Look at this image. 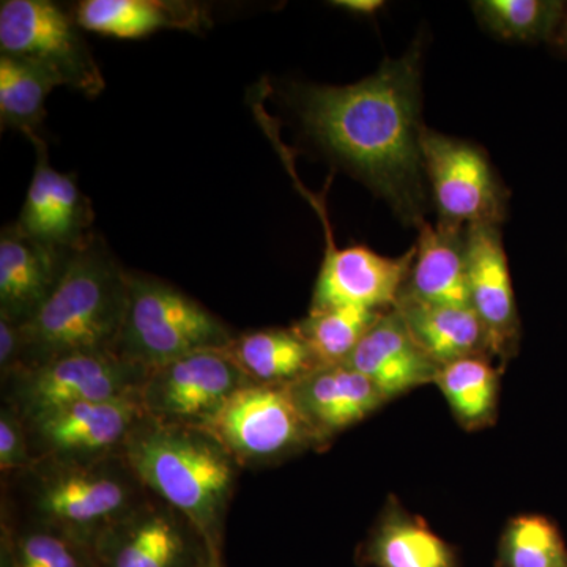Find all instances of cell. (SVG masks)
Instances as JSON below:
<instances>
[{
	"mask_svg": "<svg viewBox=\"0 0 567 567\" xmlns=\"http://www.w3.org/2000/svg\"><path fill=\"white\" fill-rule=\"evenodd\" d=\"M151 494L183 514L221 555L224 522L241 466L212 432L145 415L123 450Z\"/></svg>",
	"mask_w": 567,
	"mask_h": 567,
	"instance_id": "obj_2",
	"label": "cell"
},
{
	"mask_svg": "<svg viewBox=\"0 0 567 567\" xmlns=\"http://www.w3.org/2000/svg\"><path fill=\"white\" fill-rule=\"evenodd\" d=\"M81 29L115 39H141L162 29L200 31L208 22L203 7L164 0H84L74 17Z\"/></svg>",
	"mask_w": 567,
	"mask_h": 567,
	"instance_id": "obj_21",
	"label": "cell"
},
{
	"mask_svg": "<svg viewBox=\"0 0 567 567\" xmlns=\"http://www.w3.org/2000/svg\"><path fill=\"white\" fill-rule=\"evenodd\" d=\"M502 567H567V548L557 527L540 516L514 518L499 543Z\"/></svg>",
	"mask_w": 567,
	"mask_h": 567,
	"instance_id": "obj_29",
	"label": "cell"
},
{
	"mask_svg": "<svg viewBox=\"0 0 567 567\" xmlns=\"http://www.w3.org/2000/svg\"><path fill=\"white\" fill-rule=\"evenodd\" d=\"M249 383L226 350H199L151 369L140 399L153 420L204 429Z\"/></svg>",
	"mask_w": 567,
	"mask_h": 567,
	"instance_id": "obj_11",
	"label": "cell"
},
{
	"mask_svg": "<svg viewBox=\"0 0 567 567\" xmlns=\"http://www.w3.org/2000/svg\"><path fill=\"white\" fill-rule=\"evenodd\" d=\"M61 82L50 71L24 59L0 54V118L32 142L47 117L48 96Z\"/></svg>",
	"mask_w": 567,
	"mask_h": 567,
	"instance_id": "obj_24",
	"label": "cell"
},
{
	"mask_svg": "<svg viewBox=\"0 0 567 567\" xmlns=\"http://www.w3.org/2000/svg\"><path fill=\"white\" fill-rule=\"evenodd\" d=\"M346 364L368 377L386 401L413 388L435 383L440 371L417 346L395 308L380 316Z\"/></svg>",
	"mask_w": 567,
	"mask_h": 567,
	"instance_id": "obj_18",
	"label": "cell"
},
{
	"mask_svg": "<svg viewBox=\"0 0 567 567\" xmlns=\"http://www.w3.org/2000/svg\"><path fill=\"white\" fill-rule=\"evenodd\" d=\"M413 259L415 246L401 257H386L365 246L339 249L328 240L311 311L347 306L372 311L394 308Z\"/></svg>",
	"mask_w": 567,
	"mask_h": 567,
	"instance_id": "obj_13",
	"label": "cell"
},
{
	"mask_svg": "<svg viewBox=\"0 0 567 567\" xmlns=\"http://www.w3.org/2000/svg\"><path fill=\"white\" fill-rule=\"evenodd\" d=\"M333 6L336 9L352 11L357 14H374L385 7V2L382 0H336Z\"/></svg>",
	"mask_w": 567,
	"mask_h": 567,
	"instance_id": "obj_32",
	"label": "cell"
},
{
	"mask_svg": "<svg viewBox=\"0 0 567 567\" xmlns=\"http://www.w3.org/2000/svg\"><path fill=\"white\" fill-rule=\"evenodd\" d=\"M435 385L464 427L480 429L494 421L498 374L487 357H468L443 365Z\"/></svg>",
	"mask_w": 567,
	"mask_h": 567,
	"instance_id": "obj_25",
	"label": "cell"
},
{
	"mask_svg": "<svg viewBox=\"0 0 567 567\" xmlns=\"http://www.w3.org/2000/svg\"><path fill=\"white\" fill-rule=\"evenodd\" d=\"M466 259L470 306L486 330L492 357L506 363L517 352L520 320L499 226H470Z\"/></svg>",
	"mask_w": 567,
	"mask_h": 567,
	"instance_id": "obj_14",
	"label": "cell"
},
{
	"mask_svg": "<svg viewBox=\"0 0 567 567\" xmlns=\"http://www.w3.org/2000/svg\"><path fill=\"white\" fill-rule=\"evenodd\" d=\"M14 567H99L95 550L61 529L28 520H2Z\"/></svg>",
	"mask_w": 567,
	"mask_h": 567,
	"instance_id": "obj_28",
	"label": "cell"
},
{
	"mask_svg": "<svg viewBox=\"0 0 567 567\" xmlns=\"http://www.w3.org/2000/svg\"><path fill=\"white\" fill-rule=\"evenodd\" d=\"M126 275L95 235L78 246L54 292L20 327L18 371L66 354L114 353L125 317Z\"/></svg>",
	"mask_w": 567,
	"mask_h": 567,
	"instance_id": "obj_3",
	"label": "cell"
},
{
	"mask_svg": "<svg viewBox=\"0 0 567 567\" xmlns=\"http://www.w3.org/2000/svg\"><path fill=\"white\" fill-rule=\"evenodd\" d=\"M410 333L439 368L468 357H491L486 330L472 306L425 305L399 300Z\"/></svg>",
	"mask_w": 567,
	"mask_h": 567,
	"instance_id": "obj_20",
	"label": "cell"
},
{
	"mask_svg": "<svg viewBox=\"0 0 567 567\" xmlns=\"http://www.w3.org/2000/svg\"><path fill=\"white\" fill-rule=\"evenodd\" d=\"M33 464L28 427L10 405L0 406V472L13 476Z\"/></svg>",
	"mask_w": 567,
	"mask_h": 567,
	"instance_id": "obj_30",
	"label": "cell"
},
{
	"mask_svg": "<svg viewBox=\"0 0 567 567\" xmlns=\"http://www.w3.org/2000/svg\"><path fill=\"white\" fill-rule=\"evenodd\" d=\"M125 317L114 353L126 363L155 369L199 350L226 349L235 334L219 317L173 284L126 275Z\"/></svg>",
	"mask_w": 567,
	"mask_h": 567,
	"instance_id": "obj_5",
	"label": "cell"
},
{
	"mask_svg": "<svg viewBox=\"0 0 567 567\" xmlns=\"http://www.w3.org/2000/svg\"><path fill=\"white\" fill-rule=\"evenodd\" d=\"M22 338L20 324L0 316V377L9 379L20 369Z\"/></svg>",
	"mask_w": 567,
	"mask_h": 567,
	"instance_id": "obj_31",
	"label": "cell"
},
{
	"mask_svg": "<svg viewBox=\"0 0 567 567\" xmlns=\"http://www.w3.org/2000/svg\"><path fill=\"white\" fill-rule=\"evenodd\" d=\"M0 567H14L13 554H11V547L9 537L2 532L0 536Z\"/></svg>",
	"mask_w": 567,
	"mask_h": 567,
	"instance_id": "obj_33",
	"label": "cell"
},
{
	"mask_svg": "<svg viewBox=\"0 0 567 567\" xmlns=\"http://www.w3.org/2000/svg\"><path fill=\"white\" fill-rule=\"evenodd\" d=\"M35 145V169L20 218L14 226L44 244L78 248L89 240L93 212L87 197L69 174H61L48 159L43 140Z\"/></svg>",
	"mask_w": 567,
	"mask_h": 567,
	"instance_id": "obj_16",
	"label": "cell"
},
{
	"mask_svg": "<svg viewBox=\"0 0 567 567\" xmlns=\"http://www.w3.org/2000/svg\"><path fill=\"white\" fill-rule=\"evenodd\" d=\"M420 55L415 47L357 84L306 85L295 93L306 133L417 226L427 205Z\"/></svg>",
	"mask_w": 567,
	"mask_h": 567,
	"instance_id": "obj_1",
	"label": "cell"
},
{
	"mask_svg": "<svg viewBox=\"0 0 567 567\" xmlns=\"http://www.w3.org/2000/svg\"><path fill=\"white\" fill-rule=\"evenodd\" d=\"M361 559L374 567H458L453 548L395 503L377 522Z\"/></svg>",
	"mask_w": 567,
	"mask_h": 567,
	"instance_id": "obj_22",
	"label": "cell"
},
{
	"mask_svg": "<svg viewBox=\"0 0 567 567\" xmlns=\"http://www.w3.org/2000/svg\"><path fill=\"white\" fill-rule=\"evenodd\" d=\"M466 229L442 221L421 224L415 259L399 300L470 306Z\"/></svg>",
	"mask_w": 567,
	"mask_h": 567,
	"instance_id": "obj_19",
	"label": "cell"
},
{
	"mask_svg": "<svg viewBox=\"0 0 567 567\" xmlns=\"http://www.w3.org/2000/svg\"><path fill=\"white\" fill-rule=\"evenodd\" d=\"M76 248H63L22 234L14 224L0 234V316L28 323L51 297Z\"/></svg>",
	"mask_w": 567,
	"mask_h": 567,
	"instance_id": "obj_15",
	"label": "cell"
},
{
	"mask_svg": "<svg viewBox=\"0 0 567 567\" xmlns=\"http://www.w3.org/2000/svg\"><path fill=\"white\" fill-rule=\"evenodd\" d=\"M205 567H223V559L221 558L212 559V561L208 563V565Z\"/></svg>",
	"mask_w": 567,
	"mask_h": 567,
	"instance_id": "obj_35",
	"label": "cell"
},
{
	"mask_svg": "<svg viewBox=\"0 0 567 567\" xmlns=\"http://www.w3.org/2000/svg\"><path fill=\"white\" fill-rule=\"evenodd\" d=\"M289 388L323 445L386 402L368 377L346 363L317 365Z\"/></svg>",
	"mask_w": 567,
	"mask_h": 567,
	"instance_id": "obj_17",
	"label": "cell"
},
{
	"mask_svg": "<svg viewBox=\"0 0 567 567\" xmlns=\"http://www.w3.org/2000/svg\"><path fill=\"white\" fill-rule=\"evenodd\" d=\"M9 477L21 506L17 520L61 529L92 548L151 494L125 454L92 462L35 461Z\"/></svg>",
	"mask_w": 567,
	"mask_h": 567,
	"instance_id": "obj_4",
	"label": "cell"
},
{
	"mask_svg": "<svg viewBox=\"0 0 567 567\" xmlns=\"http://www.w3.org/2000/svg\"><path fill=\"white\" fill-rule=\"evenodd\" d=\"M148 372L115 353L66 354L2 380V404L29 423L82 402L140 394Z\"/></svg>",
	"mask_w": 567,
	"mask_h": 567,
	"instance_id": "obj_6",
	"label": "cell"
},
{
	"mask_svg": "<svg viewBox=\"0 0 567 567\" xmlns=\"http://www.w3.org/2000/svg\"><path fill=\"white\" fill-rule=\"evenodd\" d=\"M204 429L226 446L241 468L271 465L324 446L289 386L249 383L230 395Z\"/></svg>",
	"mask_w": 567,
	"mask_h": 567,
	"instance_id": "obj_7",
	"label": "cell"
},
{
	"mask_svg": "<svg viewBox=\"0 0 567 567\" xmlns=\"http://www.w3.org/2000/svg\"><path fill=\"white\" fill-rule=\"evenodd\" d=\"M93 550L99 567H205L221 558L188 518L153 494L107 528Z\"/></svg>",
	"mask_w": 567,
	"mask_h": 567,
	"instance_id": "obj_10",
	"label": "cell"
},
{
	"mask_svg": "<svg viewBox=\"0 0 567 567\" xmlns=\"http://www.w3.org/2000/svg\"><path fill=\"white\" fill-rule=\"evenodd\" d=\"M472 7L484 29L520 43L554 39L566 14L559 0H477Z\"/></svg>",
	"mask_w": 567,
	"mask_h": 567,
	"instance_id": "obj_27",
	"label": "cell"
},
{
	"mask_svg": "<svg viewBox=\"0 0 567 567\" xmlns=\"http://www.w3.org/2000/svg\"><path fill=\"white\" fill-rule=\"evenodd\" d=\"M555 37H557L558 43L567 51V14L563 18L561 25H559L557 35Z\"/></svg>",
	"mask_w": 567,
	"mask_h": 567,
	"instance_id": "obj_34",
	"label": "cell"
},
{
	"mask_svg": "<svg viewBox=\"0 0 567 567\" xmlns=\"http://www.w3.org/2000/svg\"><path fill=\"white\" fill-rule=\"evenodd\" d=\"M383 312L354 306L320 309L309 311L292 328L311 349L319 365L341 364L349 360Z\"/></svg>",
	"mask_w": 567,
	"mask_h": 567,
	"instance_id": "obj_26",
	"label": "cell"
},
{
	"mask_svg": "<svg viewBox=\"0 0 567 567\" xmlns=\"http://www.w3.org/2000/svg\"><path fill=\"white\" fill-rule=\"evenodd\" d=\"M224 350L259 385L289 386L319 365L293 328L248 331L235 336Z\"/></svg>",
	"mask_w": 567,
	"mask_h": 567,
	"instance_id": "obj_23",
	"label": "cell"
},
{
	"mask_svg": "<svg viewBox=\"0 0 567 567\" xmlns=\"http://www.w3.org/2000/svg\"><path fill=\"white\" fill-rule=\"evenodd\" d=\"M421 152L439 221L462 227L502 224L507 193L483 148L424 128Z\"/></svg>",
	"mask_w": 567,
	"mask_h": 567,
	"instance_id": "obj_9",
	"label": "cell"
},
{
	"mask_svg": "<svg viewBox=\"0 0 567 567\" xmlns=\"http://www.w3.org/2000/svg\"><path fill=\"white\" fill-rule=\"evenodd\" d=\"M80 24L50 0L0 3V51L37 63L61 85L96 96L104 78L80 32Z\"/></svg>",
	"mask_w": 567,
	"mask_h": 567,
	"instance_id": "obj_8",
	"label": "cell"
},
{
	"mask_svg": "<svg viewBox=\"0 0 567 567\" xmlns=\"http://www.w3.org/2000/svg\"><path fill=\"white\" fill-rule=\"evenodd\" d=\"M145 416L140 394L82 402L24 423L33 462H92L123 454Z\"/></svg>",
	"mask_w": 567,
	"mask_h": 567,
	"instance_id": "obj_12",
	"label": "cell"
}]
</instances>
